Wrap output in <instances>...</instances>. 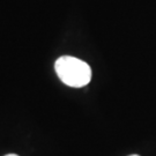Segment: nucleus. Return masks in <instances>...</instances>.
I'll use <instances>...</instances> for the list:
<instances>
[{
	"label": "nucleus",
	"instance_id": "nucleus-1",
	"mask_svg": "<svg viewBox=\"0 0 156 156\" xmlns=\"http://www.w3.org/2000/svg\"><path fill=\"white\" fill-rule=\"evenodd\" d=\"M55 69L60 81L73 88H81L90 82L91 68L86 62L72 56H62L57 59Z\"/></svg>",
	"mask_w": 156,
	"mask_h": 156
},
{
	"label": "nucleus",
	"instance_id": "nucleus-2",
	"mask_svg": "<svg viewBox=\"0 0 156 156\" xmlns=\"http://www.w3.org/2000/svg\"><path fill=\"white\" fill-rule=\"evenodd\" d=\"M5 156H19V155H16V154H7Z\"/></svg>",
	"mask_w": 156,
	"mask_h": 156
},
{
	"label": "nucleus",
	"instance_id": "nucleus-3",
	"mask_svg": "<svg viewBox=\"0 0 156 156\" xmlns=\"http://www.w3.org/2000/svg\"><path fill=\"white\" fill-rule=\"evenodd\" d=\"M131 156H139V155H131Z\"/></svg>",
	"mask_w": 156,
	"mask_h": 156
}]
</instances>
